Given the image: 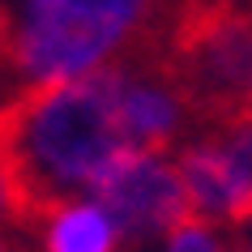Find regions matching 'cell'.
<instances>
[{"instance_id":"obj_1","label":"cell","mask_w":252,"mask_h":252,"mask_svg":"<svg viewBox=\"0 0 252 252\" xmlns=\"http://www.w3.org/2000/svg\"><path fill=\"white\" fill-rule=\"evenodd\" d=\"M4 150L30 218L56 201L90 197L98 175L128 150H141L124 111V68L107 64L86 77L26 90L0 116Z\"/></svg>"},{"instance_id":"obj_2","label":"cell","mask_w":252,"mask_h":252,"mask_svg":"<svg viewBox=\"0 0 252 252\" xmlns=\"http://www.w3.org/2000/svg\"><path fill=\"white\" fill-rule=\"evenodd\" d=\"M175 13L180 0H22L13 17V68L26 90L86 77L154 52Z\"/></svg>"},{"instance_id":"obj_3","label":"cell","mask_w":252,"mask_h":252,"mask_svg":"<svg viewBox=\"0 0 252 252\" xmlns=\"http://www.w3.org/2000/svg\"><path fill=\"white\" fill-rule=\"evenodd\" d=\"M192 214L218 226L252 222V116L218 120L175 154Z\"/></svg>"},{"instance_id":"obj_4","label":"cell","mask_w":252,"mask_h":252,"mask_svg":"<svg viewBox=\"0 0 252 252\" xmlns=\"http://www.w3.org/2000/svg\"><path fill=\"white\" fill-rule=\"evenodd\" d=\"M90 201H98L107 218L116 222L120 244L167 235L175 222H184L192 214L184 180L167 150H128L98 175V184L90 188Z\"/></svg>"},{"instance_id":"obj_5","label":"cell","mask_w":252,"mask_h":252,"mask_svg":"<svg viewBox=\"0 0 252 252\" xmlns=\"http://www.w3.org/2000/svg\"><path fill=\"white\" fill-rule=\"evenodd\" d=\"M30 252H120V231L90 197H68L39 210L26 226Z\"/></svg>"},{"instance_id":"obj_6","label":"cell","mask_w":252,"mask_h":252,"mask_svg":"<svg viewBox=\"0 0 252 252\" xmlns=\"http://www.w3.org/2000/svg\"><path fill=\"white\" fill-rule=\"evenodd\" d=\"M26 226H30V205L17 184L13 158L4 150V133H0V239H26Z\"/></svg>"},{"instance_id":"obj_7","label":"cell","mask_w":252,"mask_h":252,"mask_svg":"<svg viewBox=\"0 0 252 252\" xmlns=\"http://www.w3.org/2000/svg\"><path fill=\"white\" fill-rule=\"evenodd\" d=\"M162 252H231V239L222 235L218 222L201 218V214H188L184 222H175L162 235Z\"/></svg>"},{"instance_id":"obj_8","label":"cell","mask_w":252,"mask_h":252,"mask_svg":"<svg viewBox=\"0 0 252 252\" xmlns=\"http://www.w3.org/2000/svg\"><path fill=\"white\" fill-rule=\"evenodd\" d=\"M22 94H26V86H22V77H17V68H13V13H9V4L0 0V116H4Z\"/></svg>"},{"instance_id":"obj_9","label":"cell","mask_w":252,"mask_h":252,"mask_svg":"<svg viewBox=\"0 0 252 252\" xmlns=\"http://www.w3.org/2000/svg\"><path fill=\"white\" fill-rule=\"evenodd\" d=\"M0 252H26V239H0Z\"/></svg>"},{"instance_id":"obj_10","label":"cell","mask_w":252,"mask_h":252,"mask_svg":"<svg viewBox=\"0 0 252 252\" xmlns=\"http://www.w3.org/2000/svg\"><path fill=\"white\" fill-rule=\"evenodd\" d=\"M231 252H252V239L244 235V239H231Z\"/></svg>"}]
</instances>
